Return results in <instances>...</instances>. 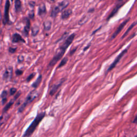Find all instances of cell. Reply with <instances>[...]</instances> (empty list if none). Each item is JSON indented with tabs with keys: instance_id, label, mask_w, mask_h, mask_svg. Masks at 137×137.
Masks as SVG:
<instances>
[{
	"instance_id": "22",
	"label": "cell",
	"mask_w": 137,
	"mask_h": 137,
	"mask_svg": "<svg viewBox=\"0 0 137 137\" xmlns=\"http://www.w3.org/2000/svg\"><path fill=\"white\" fill-rule=\"evenodd\" d=\"M1 97H2V104L3 105H4V104L7 102V92L5 91H4L2 93Z\"/></svg>"
},
{
	"instance_id": "20",
	"label": "cell",
	"mask_w": 137,
	"mask_h": 137,
	"mask_svg": "<svg viewBox=\"0 0 137 137\" xmlns=\"http://www.w3.org/2000/svg\"><path fill=\"white\" fill-rule=\"evenodd\" d=\"M15 100H16L14 98H13V100H12L11 101H10V102L7 104V105H6V106L5 107L4 109H3V113H6V112L11 108V107L13 105V104L14 103V102H15Z\"/></svg>"
},
{
	"instance_id": "28",
	"label": "cell",
	"mask_w": 137,
	"mask_h": 137,
	"mask_svg": "<svg viewBox=\"0 0 137 137\" xmlns=\"http://www.w3.org/2000/svg\"><path fill=\"white\" fill-rule=\"evenodd\" d=\"M29 17L30 18H31V19H33L34 18V12L33 11H30L29 13Z\"/></svg>"
},
{
	"instance_id": "7",
	"label": "cell",
	"mask_w": 137,
	"mask_h": 137,
	"mask_svg": "<svg viewBox=\"0 0 137 137\" xmlns=\"http://www.w3.org/2000/svg\"><path fill=\"white\" fill-rule=\"evenodd\" d=\"M130 20V18H128L127 19V20H125L123 22H122L121 24H120V25L117 27V29L115 31V32L113 34L111 35V38H110V40H113L114 39H115V38H116L117 36V35L119 33L122 31V30L123 29V28L127 24V23Z\"/></svg>"
},
{
	"instance_id": "36",
	"label": "cell",
	"mask_w": 137,
	"mask_h": 137,
	"mask_svg": "<svg viewBox=\"0 0 137 137\" xmlns=\"http://www.w3.org/2000/svg\"><path fill=\"white\" fill-rule=\"evenodd\" d=\"M137 116H136L135 117V120L133 121V123H137Z\"/></svg>"
},
{
	"instance_id": "5",
	"label": "cell",
	"mask_w": 137,
	"mask_h": 137,
	"mask_svg": "<svg viewBox=\"0 0 137 137\" xmlns=\"http://www.w3.org/2000/svg\"><path fill=\"white\" fill-rule=\"evenodd\" d=\"M128 50V48H127V49H125V50H123L121 53H120L116 59H115L114 60V61L113 62V63H112L110 65V67H109V68L107 69V72H106V73H108L109 71H111L113 69V68L116 66L117 64L118 63V62L120 61V60L122 59V58L123 57V56H124V55H125V54L127 53V51Z\"/></svg>"
},
{
	"instance_id": "13",
	"label": "cell",
	"mask_w": 137,
	"mask_h": 137,
	"mask_svg": "<svg viewBox=\"0 0 137 137\" xmlns=\"http://www.w3.org/2000/svg\"><path fill=\"white\" fill-rule=\"evenodd\" d=\"M72 11L71 9H67L63 11V12L62 13L61 18L63 20H67L70 17V16L72 14Z\"/></svg>"
},
{
	"instance_id": "14",
	"label": "cell",
	"mask_w": 137,
	"mask_h": 137,
	"mask_svg": "<svg viewBox=\"0 0 137 137\" xmlns=\"http://www.w3.org/2000/svg\"><path fill=\"white\" fill-rule=\"evenodd\" d=\"M12 42L15 43H17L19 42H25L24 39L21 37V35L18 33H15L13 35L12 37Z\"/></svg>"
},
{
	"instance_id": "30",
	"label": "cell",
	"mask_w": 137,
	"mask_h": 137,
	"mask_svg": "<svg viewBox=\"0 0 137 137\" xmlns=\"http://www.w3.org/2000/svg\"><path fill=\"white\" fill-rule=\"evenodd\" d=\"M24 58L22 55H20L18 56V60L19 62H22L24 61Z\"/></svg>"
},
{
	"instance_id": "34",
	"label": "cell",
	"mask_w": 137,
	"mask_h": 137,
	"mask_svg": "<svg viewBox=\"0 0 137 137\" xmlns=\"http://www.w3.org/2000/svg\"><path fill=\"white\" fill-rule=\"evenodd\" d=\"M91 46V45H90L89 44L88 46H87V47H86V48H84V51L86 50H87V49H88V48L89 47V46Z\"/></svg>"
},
{
	"instance_id": "23",
	"label": "cell",
	"mask_w": 137,
	"mask_h": 137,
	"mask_svg": "<svg viewBox=\"0 0 137 137\" xmlns=\"http://www.w3.org/2000/svg\"><path fill=\"white\" fill-rule=\"evenodd\" d=\"M89 17H87V15H85L84 16H83V18H82L81 20H79V25H83L84 23H85L86 21L88 20Z\"/></svg>"
},
{
	"instance_id": "4",
	"label": "cell",
	"mask_w": 137,
	"mask_h": 137,
	"mask_svg": "<svg viewBox=\"0 0 137 137\" xmlns=\"http://www.w3.org/2000/svg\"><path fill=\"white\" fill-rule=\"evenodd\" d=\"M65 51L62 50L61 49H59L57 51L55 55L54 56V57L51 60L49 64L48 67H53L61 59L63 56L64 55Z\"/></svg>"
},
{
	"instance_id": "18",
	"label": "cell",
	"mask_w": 137,
	"mask_h": 137,
	"mask_svg": "<svg viewBox=\"0 0 137 137\" xmlns=\"http://www.w3.org/2000/svg\"><path fill=\"white\" fill-rule=\"evenodd\" d=\"M15 7L16 11L17 12L20 11L21 10V2L20 0H16L15 3Z\"/></svg>"
},
{
	"instance_id": "8",
	"label": "cell",
	"mask_w": 137,
	"mask_h": 137,
	"mask_svg": "<svg viewBox=\"0 0 137 137\" xmlns=\"http://www.w3.org/2000/svg\"><path fill=\"white\" fill-rule=\"evenodd\" d=\"M10 2L9 0H7L5 3V9H4V23L7 24L9 20V12L10 9Z\"/></svg>"
},
{
	"instance_id": "19",
	"label": "cell",
	"mask_w": 137,
	"mask_h": 137,
	"mask_svg": "<svg viewBox=\"0 0 137 137\" xmlns=\"http://www.w3.org/2000/svg\"><path fill=\"white\" fill-rule=\"evenodd\" d=\"M39 31V27L37 25H34L32 28V36L35 37L38 34Z\"/></svg>"
},
{
	"instance_id": "10",
	"label": "cell",
	"mask_w": 137,
	"mask_h": 137,
	"mask_svg": "<svg viewBox=\"0 0 137 137\" xmlns=\"http://www.w3.org/2000/svg\"><path fill=\"white\" fill-rule=\"evenodd\" d=\"M65 80L64 79H62L60 81V82L59 83L57 84H55L54 85L52 86L51 88L50 89V95H53L55 93L57 90L59 89V87H61V86L62 85V84L64 83V81Z\"/></svg>"
},
{
	"instance_id": "6",
	"label": "cell",
	"mask_w": 137,
	"mask_h": 137,
	"mask_svg": "<svg viewBox=\"0 0 137 137\" xmlns=\"http://www.w3.org/2000/svg\"><path fill=\"white\" fill-rule=\"evenodd\" d=\"M75 34H71L67 39L65 40L64 42L59 47V49H61L62 50L66 51L67 48L69 47V46L72 43L73 41L75 38Z\"/></svg>"
},
{
	"instance_id": "35",
	"label": "cell",
	"mask_w": 137,
	"mask_h": 137,
	"mask_svg": "<svg viewBox=\"0 0 137 137\" xmlns=\"http://www.w3.org/2000/svg\"><path fill=\"white\" fill-rule=\"evenodd\" d=\"M1 19H2V15H1V11H0V24H1Z\"/></svg>"
},
{
	"instance_id": "9",
	"label": "cell",
	"mask_w": 137,
	"mask_h": 137,
	"mask_svg": "<svg viewBox=\"0 0 137 137\" xmlns=\"http://www.w3.org/2000/svg\"><path fill=\"white\" fill-rule=\"evenodd\" d=\"M12 72H13V69H12V68L11 67L8 68L7 69L5 70L3 75V79L5 80L9 81L11 79L12 76Z\"/></svg>"
},
{
	"instance_id": "25",
	"label": "cell",
	"mask_w": 137,
	"mask_h": 137,
	"mask_svg": "<svg viewBox=\"0 0 137 137\" xmlns=\"http://www.w3.org/2000/svg\"><path fill=\"white\" fill-rule=\"evenodd\" d=\"M35 75V73H33L31 74V75H30L27 78L26 81H27V82H29V81L30 80H31L34 77Z\"/></svg>"
},
{
	"instance_id": "12",
	"label": "cell",
	"mask_w": 137,
	"mask_h": 137,
	"mask_svg": "<svg viewBox=\"0 0 137 137\" xmlns=\"http://www.w3.org/2000/svg\"><path fill=\"white\" fill-rule=\"evenodd\" d=\"M46 13V7L44 3L41 4L38 8V15L42 17Z\"/></svg>"
},
{
	"instance_id": "31",
	"label": "cell",
	"mask_w": 137,
	"mask_h": 137,
	"mask_svg": "<svg viewBox=\"0 0 137 137\" xmlns=\"http://www.w3.org/2000/svg\"><path fill=\"white\" fill-rule=\"evenodd\" d=\"M16 50V48H9V51L11 53H14Z\"/></svg>"
},
{
	"instance_id": "37",
	"label": "cell",
	"mask_w": 137,
	"mask_h": 137,
	"mask_svg": "<svg viewBox=\"0 0 137 137\" xmlns=\"http://www.w3.org/2000/svg\"><path fill=\"white\" fill-rule=\"evenodd\" d=\"M137 137V136H136V137Z\"/></svg>"
},
{
	"instance_id": "32",
	"label": "cell",
	"mask_w": 137,
	"mask_h": 137,
	"mask_svg": "<svg viewBox=\"0 0 137 137\" xmlns=\"http://www.w3.org/2000/svg\"><path fill=\"white\" fill-rule=\"evenodd\" d=\"M77 48H76L75 49H72V50H71V51H70V55H73L74 53H75V52L77 50Z\"/></svg>"
},
{
	"instance_id": "27",
	"label": "cell",
	"mask_w": 137,
	"mask_h": 137,
	"mask_svg": "<svg viewBox=\"0 0 137 137\" xmlns=\"http://www.w3.org/2000/svg\"><path fill=\"white\" fill-rule=\"evenodd\" d=\"M17 92V89L15 88H11L10 89V95H14L15 93Z\"/></svg>"
},
{
	"instance_id": "26",
	"label": "cell",
	"mask_w": 137,
	"mask_h": 137,
	"mask_svg": "<svg viewBox=\"0 0 137 137\" xmlns=\"http://www.w3.org/2000/svg\"><path fill=\"white\" fill-rule=\"evenodd\" d=\"M4 122V117L3 115L0 116V127H1V125L3 124Z\"/></svg>"
},
{
	"instance_id": "1",
	"label": "cell",
	"mask_w": 137,
	"mask_h": 137,
	"mask_svg": "<svg viewBox=\"0 0 137 137\" xmlns=\"http://www.w3.org/2000/svg\"><path fill=\"white\" fill-rule=\"evenodd\" d=\"M45 116V112H42L37 115V116L35 117V119L33 120V121L29 126V127L27 128V129L25 132L24 135L23 137H30L32 135L34 131L36 129L38 126L39 125L40 123L41 122V120Z\"/></svg>"
},
{
	"instance_id": "33",
	"label": "cell",
	"mask_w": 137,
	"mask_h": 137,
	"mask_svg": "<svg viewBox=\"0 0 137 137\" xmlns=\"http://www.w3.org/2000/svg\"><path fill=\"white\" fill-rule=\"evenodd\" d=\"M94 11V9H90L89 11H88V12H93Z\"/></svg>"
},
{
	"instance_id": "24",
	"label": "cell",
	"mask_w": 137,
	"mask_h": 137,
	"mask_svg": "<svg viewBox=\"0 0 137 137\" xmlns=\"http://www.w3.org/2000/svg\"><path fill=\"white\" fill-rule=\"evenodd\" d=\"M68 61V59L67 58V57H64V58L62 60L61 62H60L59 64V65L58 68H62L63 66H64V65H65V64L67 63Z\"/></svg>"
},
{
	"instance_id": "11",
	"label": "cell",
	"mask_w": 137,
	"mask_h": 137,
	"mask_svg": "<svg viewBox=\"0 0 137 137\" xmlns=\"http://www.w3.org/2000/svg\"><path fill=\"white\" fill-rule=\"evenodd\" d=\"M122 5H123V4H119L117 5L115 7V8H114V9L113 10V11H112L110 13V14L109 15V16H108V18L107 19V20H109L111 18H113L114 16L116 15L117 14V13L118 12V11L119 9H120V8L122 7Z\"/></svg>"
},
{
	"instance_id": "29",
	"label": "cell",
	"mask_w": 137,
	"mask_h": 137,
	"mask_svg": "<svg viewBox=\"0 0 137 137\" xmlns=\"http://www.w3.org/2000/svg\"><path fill=\"white\" fill-rule=\"evenodd\" d=\"M16 75H17V76H20V75H21L23 73V71L22 70H17V71H16Z\"/></svg>"
},
{
	"instance_id": "21",
	"label": "cell",
	"mask_w": 137,
	"mask_h": 137,
	"mask_svg": "<svg viewBox=\"0 0 137 137\" xmlns=\"http://www.w3.org/2000/svg\"><path fill=\"white\" fill-rule=\"evenodd\" d=\"M136 24H137V22H136V21H135V22H134L133 24H132L130 26V27H128V29H127V31L125 32V33L124 34H123V35L122 37V39H123V38H125L126 36H127V34H128V33L129 32L131 31V30L133 29V27L134 26H135L136 25Z\"/></svg>"
},
{
	"instance_id": "15",
	"label": "cell",
	"mask_w": 137,
	"mask_h": 137,
	"mask_svg": "<svg viewBox=\"0 0 137 137\" xmlns=\"http://www.w3.org/2000/svg\"><path fill=\"white\" fill-rule=\"evenodd\" d=\"M25 21H26V25L24 27V33L25 35L26 36H27L29 34V33L30 29V26H31V24H30V20L29 19L26 18L25 19Z\"/></svg>"
},
{
	"instance_id": "38",
	"label": "cell",
	"mask_w": 137,
	"mask_h": 137,
	"mask_svg": "<svg viewBox=\"0 0 137 137\" xmlns=\"http://www.w3.org/2000/svg\"></svg>"
},
{
	"instance_id": "2",
	"label": "cell",
	"mask_w": 137,
	"mask_h": 137,
	"mask_svg": "<svg viewBox=\"0 0 137 137\" xmlns=\"http://www.w3.org/2000/svg\"><path fill=\"white\" fill-rule=\"evenodd\" d=\"M68 4H69L68 0H63L61 3H59L58 5L54 7L52 9L50 14L51 17L54 18H55L57 15H58V13L65 9L68 6Z\"/></svg>"
},
{
	"instance_id": "17",
	"label": "cell",
	"mask_w": 137,
	"mask_h": 137,
	"mask_svg": "<svg viewBox=\"0 0 137 137\" xmlns=\"http://www.w3.org/2000/svg\"><path fill=\"white\" fill-rule=\"evenodd\" d=\"M43 26H44V29L45 31H49L51 27V22L50 20H47L44 21L43 23Z\"/></svg>"
},
{
	"instance_id": "16",
	"label": "cell",
	"mask_w": 137,
	"mask_h": 137,
	"mask_svg": "<svg viewBox=\"0 0 137 137\" xmlns=\"http://www.w3.org/2000/svg\"><path fill=\"white\" fill-rule=\"evenodd\" d=\"M42 78V77L41 75H40L39 77H38V78L37 79V80H35L32 85V87H33V88H37V87L39 86L40 84L41 83V82Z\"/></svg>"
},
{
	"instance_id": "3",
	"label": "cell",
	"mask_w": 137,
	"mask_h": 137,
	"mask_svg": "<svg viewBox=\"0 0 137 137\" xmlns=\"http://www.w3.org/2000/svg\"><path fill=\"white\" fill-rule=\"evenodd\" d=\"M38 93L36 91H35V90H34V91L30 92L29 95H27V97H26V100L25 101L24 103L20 106V108L18 109L19 113H21V112H23L26 107L28 105H29L30 103H31L32 101L38 97Z\"/></svg>"
}]
</instances>
